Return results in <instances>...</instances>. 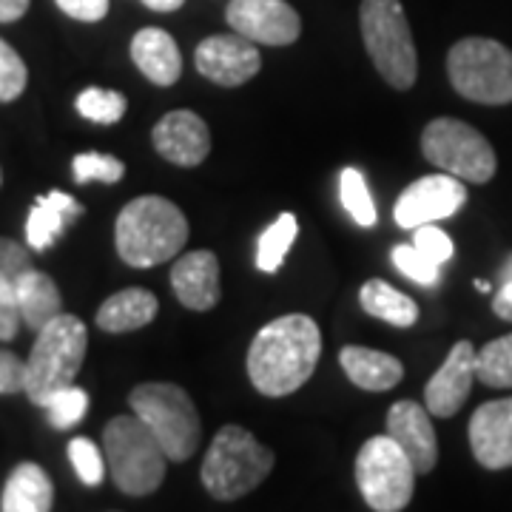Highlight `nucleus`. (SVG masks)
Instances as JSON below:
<instances>
[{"label": "nucleus", "instance_id": "nucleus-1", "mask_svg": "<svg viewBox=\"0 0 512 512\" xmlns=\"http://www.w3.org/2000/svg\"><path fill=\"white\" fill-rule=\"evenodd\" d=\"M322 356V333L308 313L268 322L248 348V379L262 396H291L313 376Z\"/></svg>", "mask_w": 512, "mask_h": 512}, {"label": "nucleus", "instance_id": "nucleus-2", "mask_svg": "<svg viewBox=\"0 0 512 512\" xmlns=\"http://www.w3.org/2000/svg\"><path fill=\"white\" fill-rule=\"evenodd\" d=\"M188 242L185 214L165 197L131 200L114 222V245L131 268H154L180 254Z\"/></svg>", "mask_w": 512, "mask_h": 512}, {"label": "nucleus", "instance_id": "nucleus-3", "mask_svg": "<svg viewBox=\"0 0 512 512\" xmlns=\"http://www.w3.org/2000/svg\"><path fill=\"white\" fill-rule=\"evenodd\" d=\"M89 348V330L80 316L60 313L37 330V342L26 359V396L37 407H46L57 390L77 379Z\"/></svg>", "mask_w": 512, "mask_h": 512}, {"label": "nucleus", "instance_id": "nucleus-4", "mask_svg": "<svg viewBox=\"0 0 512 512\" xmlns=\"http://www.w3.org/2000/svg\"><path fill=\"white\" fill-rule=\"evenodd\" d=\"M276 456L239 424H225L202 458V487L217 501H237L271 476Z\"/></svg>", "mask_w": 512, "mask_h": 512}, {"label": "nucleus", "instance_id": "nucleus-5", "mask_svg": "<svg viewBox=\"0 0 512 512\" xmlns=\"http://www.w3.org/2000/svg\"><path fill=\"white\" fill-rule=\"evenodd\" d=\"M362 40L373 66L396 92L413 89L419 80V57L402 0H362L359 9Z\"/></svg>", "mask_w": 512, "mask_h": 512}, {"label": "nucleus", "instance_id": "nucleus-6", "mask_svg": "<svg viewBox=\"0 0 512 512\" xmlns=\"http://www.w3.org/2000/svg\"><path fill=\"white\" fill-rule=\"evenodd\" d=\"M103 453L114 484L126 495H151L165 478L163 444L137 413L114 416L103 430Z\"/></svg>", "mask_w": 512, "mask_h": 512}, {"label": "nucleus", "instance_id": "nucleus-7", "mask_svg": "<svg viewBox=\"0 0 512 512\" xmlns=\"http://www.w3.org/2000/svg\"><path fill=\"white\" fill-rule=\"evenodd\" d=\"M128 404L163 444L168 461H188L197 453L202 439V421L197 404L180 384H137L128 396Z\"/></svg>", "mask_w": 512, "mask_h": 512}, {"label": "nucleus", "instance_id": "nucleus-8", "mask_svg": "<svg viewBox=\"0 0 512 512\" xmlns=\"http://www.w3.org/2000/svg\"><path fill=\"white\" fill-rule=\"evenodd\" d=\"M450 86L481 106L512 103V52L490 37H464L447 55Z\"/></svg>", "mask_w": 512, "mask_h": 512}, {"label": "nucleus", "instance_id": "nucleus-9", "mask_svg": "<svg viewBox=\"0 0 512 512\" xmlns=\"http://www.w3.org/2000/svg\"><path fill=\"white\" fill-rule=\"evenodd\" d=\"M421 154L424 160L464 183H490L498 168L490 140L456 117H439L427 123L421 131Z\"/></svg>", "mask_w": 512, "mask_h": 512}, {"label": "nucleus", "instance_id": "nucleus-10", "mask_svg": "<svg viewBox=\"0 0 512 512\" xmlns=\"http://www.w3.org/2000/svg\"><path fill=\"white\" fill-rule=\"evenodd\" d=\"M416 467L402 447L384 436H373L356 456V487L376 512H399L416 490Z\"/></svg>", "mask_w": 512, "mask_h": 512}, {"label": "nucleus", "instance_id": "nucleus-11", "mask_svg": "<svg viewBox=\"0 0 512 512\" xmlns=\"http://www.w3.org/2000/svg\"><path fill=\"white\" fill-rule=\"evenodd\" d=\"M467 202V185L453 174H427L402 191L393 208V220L404 231H413L427 222L450 220Z\"/></svg>", "mask_w": 512, "mask_h": 512}, {"label": "nucleus", "instance_id": "nucleus-12", "mask_svg": "<svg viewBox=\"0 0 512 512\" xmlns=\"http://www.w3.org/2000/svg\"><path fill=\"white\" fill-rule=\"evenodd\" d=\"M225 20L234 32L262 46H291L302 35V20L285 0H231Z\"/></svg>", "mask_w": 512, "mask_h": 512}, {"label": "nucleus", "instance_id": "nucleus-13", "mask_svg": "<svg viewBox=\"0 0 512 512\" xmlns=\"http://www.w3.org/2000/svg\"><path fill=\"white\" fill-rule=\"evenodd\" d=\"M194 63H197V72L208 77L211 83L237 89L259 74L262 57L254 40L234 32V35L205 37L194 52Z\"/></svg>", "mask_w": 512, "mask_h": 512}, {"label": "nucleus", "instance_id": "nucleus-14", "mask_svg": "<svg viewBox=\"0 0 512 512\" xmlns=\"http://www.w3.org/2000/svg\"><path fill=\"white\" fill-rule=\"evenodd\" d=\"M476 348L473 342L461 339L447 353L444 365L424 387V404L436 419H450L470 399V390L476 382Z\"/></svg>", "mask_w": 512, "mask_h": 512}, {"label": "nucleus", "instance_id": "nucleus-15", "mask_svg": "<svg viewBox=\"0 0 512 512\" xmlns=\"http://www.w3.org/2000/svg\"><path fill=\"white\" fill-rule=\"evenodd\" d=\"M151 143L157 154L174 165L194 168L211 151V134L200 114L188 109H177L163 114V120L151 131Z\"/></svg>", "mask_w": 512, "mask_h": 512}, {"label": "nucleus", "instance_id": "nucleus-16", "mask_svg": "<svg viewBox=\"0 0 512 512\" xmlns=\"http://www.w3.org/2000/svg\"><path fill=\"white\" fill-rule=\"evenodd\" d=\"M470 447L481 467H512V396L484 402L470 419Z\"/></svg>", "mask_w": 512, "mask_h": 512}, {"label": "nucleus", "instance_id": "nucleus-17", "mask_svg": "<svg viewBox=\"0 0 512 512\" xmlns=\"http://www.w3.org/2000/svg\"><path fill=\"white\" fill-rule=\"evenodd\" d=\"M430 416L427 404L421 407L410 399L396 402L387 413V436L407 453L416 473H430L439 461V439Z\"/></svg>", "mask_w": 512, "mask_h": 512}, {"label": "nucleus", "instance_id": "nucleus-18", "mask_svg": "<svg viewBox=\"0 0 512 512\" xmlns=\"http://www.w3.org/2000/svg\"><path fill=\"white\" fill-rule=\"evenodd\" d=\"M171 288L188 311H211L222 299L220 259L214 251H191L171 268Z\"/></svg>", "mask_w": 512, "mask_h": 512}, {"label": "nucleus", "instance_id": "nucleus-19", "mask_svg": "<svg viewBox=\"0 0 512 512\" xmlns=\"http://www.w3.org/2000/svg\"><path fill=\"white\" fill-rule=\"evenodd\" d=\"M131 60L154 86H174L183 74V55L177 40L165 29H140L131 40Z\"/></svg>", "mask_w": 512, "mask_h": 512}, {"label": "nucleus", "instance_id": "nucleus-20", "mask_svg": "<svg viewBox=\"0 0 512 512\" xmlns=\"http://www.w3.org/2000/svg\"><path fill=\"white\" fill-rule=\"evenodd\" d=\"M55 507V487L46 470L35 461L18 464L0 495V510L3 512H49Z\"/></svg>", "mask_w": 512, "mask_h": 512}, {"label": "nucleus", "instance_id": "nucleus-21", "mask_svg": "<svg viewBox=\"0 0 512 512\" xmlns=\"http://www.w3.org/2000/svg\"><path fill=\"white\" fill-rule=\"evenodd\" d=\"M339 362L345 367L350 382L356 384V387H362V390H370V393L393 390L404 376V367L396 356L382 353V350L362 348V345L342 348Z\"/></svg>", "mask_w": 512, "mask_h": 512}, {"label": "nucleus", "instance_id": "nucleus-22", "mask_svg": "<svg viewBox=\"0 0 512 512\" xmlns=\"http://www.w3.org/2000/svg\"><path fill=\"white\" fill-rule=\"evenodd\" d=\"M80 214H83V205L63 191H52L49 197H37L35 208L26 220L29 248L32 251H49L60 239V234L66 231V225L77 220Z\"/></svg>", "mask_w": 512, "mask_h": 512}, {"label": "nucleus", "instance_id": "nucleus-23", "mask_svg": "<svg viewBox=\"0 0 512 512\" xmlns=\"http://www.w3.org/2000/svg\"><path fill=\"white\" fill-rule=\"evenodd\" d=\"M160 311L157 296L146 288H126L111 293L97 311V328L106 333H131L154 322Z\"/></svg>", "mask_w": 512, "mask_h": 512}, {"label": "nucleus", "instance_id": "nucleus-24", "mask_svg": "<svg viewBox=\"0 0 512 512\" xmlns=\"http://www.w3.org/2000/svg\"><path fill=\"white\" fill-rule=\"evenodd\" d=\"M15 288H18L20 316H23V325H26V328L40 330L43 325H49L55 316L63 313L60 288H57L55 279L49 274L29 268V271L15 282Z\"/></svg>", "mask_w": 512, "mask_h": 512}, {"label": "nucleus", "instance_id": "nucleus-25", "mask_svg": "<svg viewBox=\"0 0 512 512\" xmlns=\"http://www.w3.org/2000/svg\"><path fill=\"white\" fill-rule=\"evenodd\" d=\"M359 305H362V311L365 313L382 319V322H390V325H396V328H410V325H416V319H419V305L413 302V296L396 291V288H393L390 282H384V279H370V282L362 285V291H359Z\"/></svg>", "mask_w": 512, "mask_h": 512}, {"label": "nucleus", "instance_id": "nucleus-26", "mask_svg": "<svg viewBox=\"0 0 512 512\" xmlns=\"http://www.w3.org/2000/svg\"><path fill=\"white\" fill-rule=\"evenodd\" d=\"M299 234V222L293 214H279L276 222H271L262 237L256 242V268L262 274H276L291 251L293 239Z\"/></svg>", "mask_w": 512, "mask_h": 512}, {"label": "nucleus", "instance_id": "nucleus-27", "mask_svg": "<svg viewBox=\"0 0 512 512\" xmlns=\"http://www.w3.org/2000/svg\"><path fill=\"white\" fill-rule=\"evenodd\" d=\"M476 376L478 382L495 387V390L512 387V333L498 336L478 350Z\"/></svg>", "mask_w": 512, "mask_h": 512}, {"label": "nucleus", "instance_id": "nucleus-28", "mask_svg": "<svg viewBox=\"0 0 512 512\" xmlns=\"http://www.w3.org/2000/svg\"><path fill=\"white\" fill-rule=\"evenodd\" d=\"M339 194H342V205L348 211L356 225L362 228H373L379 214H376V205L370 197V188H367L365 174L359 168H345L339 174Z\"/></svg>", "mask_w": 512, "mask_h": 512}, {"label": "nucleus", "instance_id": "nucleus-29", "mask_svg": "<svg viewBox=\"0 0 512 512\" xmlns=\"http://www.w3.org/2000/svg\"><path fill=\"white\" fill-rule=\"evenodd\" d=\"M77 111L92 120V123H100V126H114L123 120V114L128 109V100L123 92H114V89H97V86H89L83 92L77 94Z\"/></svg>", "mask_w": 512, "mask_h": 512}, {"label": "nucleus", "instance_id": "nucleus-30", "mask_svg": "<svg viewBox=\"0 0 512 512\" xmlns=\"http://www.w3.org/2000/svg\"><path fill=\"white\" fill-rule=\"evenodd\" d=\"M72 174L74 183L86 185V183H120L123 174H126V165L123 160H117L114 154H100V151H83L72 160Z\"/></svg>", "mask_w": 512, "mask_h": 512}, {"label": "nucleus", "instance_id": "nucleus-31", "mask_svg": "<svg viewBox=\"0 0 512 512\" xmlns=\"http://www.w3.org/2000/svg\"><path fill=\"white\" fill-rule=\"evenodd\" d=\"M43 410H46V419L55 430H72L74 424L83 421L86 410H89V393L83 387L69 384V387L57 390Z\"/></svg>", "mask_w": 512, "mask_h": 512}, {"label": "nucleus", "instance_id": "nucleus-32", "mask_svg": "<svg viewBox=\"0 0 512 512\" xmlns=\"http://www.w3.org/2000/svg\"><path fill=\"white\" fill-rule=\"evenodd\" d=\"M393 265L402 271L407 279H413V282H419V285H424V288H433V285H439V279H441V265H436L430 256H424L410 242H402V245H396L393 248Z\"/></svg>", "mask_w": 512, "mask_h": 512}, {"label": "nucleus", "instance_id": "nucleus-33", "mask_svg": "<svg viewBox=\"0 0 512 512\" xmlns=\"http://www.w3.org/2000/svg\"><path fill=\"white\" fill-rule=\"evenodd\" d=\"M69 458H72L74 473L86 487H100L103 484V478H106V453H100L94 441L83 439V436L69 441Z\"/></svg>", "mask_w": 512, "mask_h": 512}, {"label": "nucleus", "instance_id": "nucleus-34", "mask_svg": "<svg viewBox=\"0 0 512 512\" xmlns=\"http://www.w3.org/2000/svg\"><path fill=\"white\" fill-rule=\"evenodd\" d=\"M29 83V69L23 57L0 37V103H12L26 92Z\"/></svg>", "mask_w": 512, "mask_h": 512}, {"label": "nucleus", "instance_id": "nucleus-35", "mask_svg": "<svg viewBox=\"0 0 512 512\" xmlns=\"http://www.w3.org/2000/svg\"><path fill=\"white\" fill-rule=\"evenodd\" d=\"M413 245L419 248L421 254L430 256L436 265H444L453 259V239L447 237L441 228H436V222H427V225H419L413 228Z\"/></svg>", "mask_w": 512, "mask_h": 512}, {"label": "nucleus", "instance_id": "nucleus-36", "mask_svg": "<svg viewBox=\"0 0 512 512\" xmlns=\"http://www.w3.org/2000/svg\"><path fill=\"white\" fill-rule=\"evenodd\" d=\"M23 316H20L18 288L12 279L0 276V342H12L18 336Z\"/></svg>", "mask_w": 512, "mask_h": 512}, {"label": "nucleus", "instance_id": "nucleus-37", "mask_svg": "<svg viewBox=\"0 0 512 512\" xmlns=\"http://www.w3.org/2000/svg\"><path fill=\"white\" fill-rule=\"evenodd\" d=\"M32 268V256L29 251L9 237H0V276L18 282L20 276Z\"/></svg>", "mask_w": 512, "mask_h": 512}, {"label": "nucleus", "instance_id": "nucleus-38", "mask_svg": "<svg viewBox=\"0 0 512 512\" xmlns=\"http://www.w3.org/2000/svg\"><path fill=\"white\" fill-rule=\"evenodd\" d=\"M26 390V362L12 350L0 348V396Z\"/></svg>", "mask_w": 512, "mask_h": 512}, {"label": "nucleus", "instance_id": "nucleus-39", "mask_svg": "<svg viewBox=\"0 0 512 512\" xmlns=\"http://www.w3.org/2000/svg\"><path fill=\"white\" fill-rule=\"evenodd\" d=\"M60 12L83 23H97L109 15V0H55Z\"/></svg>", "mask_w": 512, "mask_h": 512}, {"label": "nucleus", "instance_id": "nucleus-40", "mask_svg": "<svg viewBox=\"0 0 512 512\" xmlns=\"http://www.w3.org/2000/svg\"><path fill=\"white\" fill-rule=\"evenodd\" d=\"M493 313L504 322H512V282L498 288V293L493 296Z\"/></svg>", "mask_w": 512, "mask_h": 512}, {"label": "nucleus", "instance_id": "nucleus-41", "mask_svg": "<svg viewBox=\"0 0 512 512\" xmlns=\"http://www.w3.org/2000/svg\"><path fill=\"white\" fill-rule=\"evenodd\" d=\"M32 0H0V23H15L29 12Z\"/></svg>", "mask_w": 512, "mask_h": 512}, {"label": "nucleus", "instance_id": "nucleus-42", "mask_svg": "<svg viewBox=\"0 0 512 512\" xmlns=\"http://www.w3.org/2000/svg\"><path fill=\"white\" fill-rule=\"evenodd\" d=\"M143 3H146L148 9H154V12H177L185 0H143Z\"/></svg>", "mask_w": 512, "mask_h": 512}, {"label": "nucleus", "instance_id": "nucleus-43", "mask_svg": "<svg viewBox=\"0 0 512 512\" xmlns=\"http://www.w3.org/2000/svg\"><path fill=\"white\" fill-rule=\"evenodd\" d=\"M512 282V254L501 262V268H498V288H504V285H510Z\"/></svg>", "mask_w": 512, "mask_h": 512}, {"label": "nucleus", "instance_id": "nucleus-44", "mask_svg": "<svg viewBox=\"0 0 512 512\" xmlns=\"http://www.w3.org/2000/svg\"><path fill=\"white\" fill-rule=\"evenodd\" d=\"M476 288L481 293H490L493 291V285H490V282H484V279H476Z\"/></svg>", "mask_w": 512, "mask_h": 512}, {"label": "nucleus", "instance_id": "nucleus-45", "mask_svg": "<svg viewBox=\"0 0 512 512\" xmlns=\"http://www.w3.org/2000/svg\"><path fill=\"white\" fill-rule=\"evenodd\" d=\"M0 183H3V171H0Z\"/></svg>", "mask_w": 512, "mask_h": 512}]
</instances>
